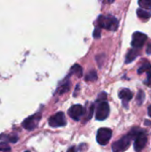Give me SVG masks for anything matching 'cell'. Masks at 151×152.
Instances as JSON below:
<instances>
[{
  "mask_svg": "<svg viewBox=\"0 0 151 152\" xmlns=\"http://www.w3.org/2000/svg\"><path fill=\"white\" fill-rule=\"evenodd\" d=\"M97 24L99 28H106L109 30H112V31L117 30L119 26L118 20L115 16L110 15V14L99 16L97 20Z\"/></svg>",
  "mask_w": 151,
  "mask_h": 152,
  "instance_id": "6da1fadb",
  "label": "cell"
},
{
  "mask_svg": "<svg viewBox=\"0 0 151 152\" xmlns=\"http://www.w3.org/2000/svg\"><path fill=\"white\" fill-rule=\"evenodd\" d=\"M133 139V135L129 133L128 134L122 137L120 140L117 141L112 144V151L113 152H120L125 150L131 143V141Z\"/></svg>",
  "mask_w": 151,
  "mask_h": 152,
  "instance_id": "7a4b0ae2",
  "label": "cell"
},
{
  "mask_svg": "<svg viewBox=\"0 0 151 152\" xmlns=\"http://www.w3.org/2000/svg\"><path fill=\"white\" fill-rule=\"evenodd\" d=\"M41 113L38 112V113H36L34 114L33 116H30L28 118H27L23 122H22V127L25 128L26 130L28 131H32L34 129L36 128V126H38V123L41 119Z\"/></svg>",
  "mask_w": 151,
  "mask_h": 152,
  "instance_id": "3957f363",
  "label": "cell"
},
{
  "mask_svg": "<svg viewBox=\"0 0 151 152\" xmlns=\"http://www.w3.org/2000/svg\"><path fill=\"white\" fill-rule=\"evenodd\" d=\"M109 115V105L106 102H99L96 112H95V118L99 121L105 120Z\"/></svg>",
  "mask_w": 151,
  "mask_h": 152,
  "instance_id": "277c9868",
  "label": "cell"
},
{
  "mask_svg": "<svg viewBox=\"0 0 151 152\" xmlns=\"http://www.w3.org/2000/svg\"><path fill=\"white\" fill-rule=\"evenodd\" d=\"M111 136H112L111 129L107 128V127H102L98 130L97 135H96V140L100 145H106L111 139Z\"/></svg>",
  "mask_w": 151,
  "mask_h": 152,
  "instance_id": "5b68a950",
  "label": "cell"
},
{
  "mask_svg": "<svg viewBox=\"0 0 151 152\" xmlns=\"http://www.w3.org/2000/svg\"><path fill=\"white\" fill-rule=\"evenodd\" d=\"M48 124L52 127H61V126H66L67 121H66L65 114L63 112H58V113H56L55 115L52 116L49 118Z\"/></svg>",
  "mask_w": 151,
  "mask_h": 152,
  "instance_id": "8992f818",
  "label": "cell"
},
{
  "mask_svg": "<svg viewBox=\"0 0 151 152\" xmlns=\"http://www.w3.org/2000/svg\"><path fill=\"white\" fill-rule=\"evenodd\" d=\"M148 39V37L146 34L142 33V32H134L133 34V39H132V46L139 49L141 47H142L144 45V44L146 43Z\"/></svg>",
  "mask_w": 151,
  "mask_h": 152,
  "instance_id": "52a82bcc",
  "label": "cell"
},
{
  "mask_svg": "<svg viewBox=\"0 0 151 152\" xmlns=\"http://www.w3.org/2000/svg\"><path fill=\"white\" fill-rule=\"evenodd\" d=\"M147 142H148L147 135L145 134L144 131H142L134 139V151L136 152L142 151L145 148Z\"/></svg>",
  "mask_w": 151,
  "mask_h": 152,
  "instance_id": "ba28073f",
  "label": "cell"
},
{
  "mask_svg": "<svg viewBox=\"0 0 151 152\" xmlns=\"http://www.w3.org/2000/svg\"><path fill=\"white\" fill-rule=\"evenodd\" d=\"M83 112H84V110H83V107L80 105V104H76L72 107H70L68 110V114L69 116L73 118L74 120H77L78 121L80 117L83 115Z\"/></svg>",
  "mask_w": 151,
  "mask_h": 152,
  "instance_id": "9c48e42d",
  "label": "cell"
},
{
  "mask_svg": "<svg viewBox=\"0 0 151 152\" xmlns=\"http://www.w3.org/2000/svg\"><path fill=\"white\" fill-rule=\"evenodd\" d=\"M133 93L131 92V90L127 89V88H123L121 90H119L118 93V97L122 100L123 104L126 107L127 106V102H129L132 98H133Z\"/></svg>",
  "mask_w": 151,
  "mask_h": 152,
  "instance_id": "30bf717a",
  "label": "cell"
},
{
  "mask_svg": "<svg viewBox=\"0 0 151 152\" xmlns=\"http://www.w3.org/2000/svg\"><path fill=\"white\" fill-rule=\"evenodd\" d=\"M139 55V50L134 48V49H131L127 54H126V57H125V63H130L132 61H133L137 56Z\"/></svg>",
  "mask_w": 151,
  "mask_h": 152,
  "instance_id": "8fae6325",
  "label": "cell"
},
{
  "mask_svg": "<svg viewBox=\"0 0 151 152\" xmlns=\"http://www.w3.org/2000/svg\"><path fill=\"white\" fill-rule=\"evenodd\" d=\"M137 15L141 19L148 20L151 17V12L150 11H146L145 9H142V8H138L137 9Z\"/></svg>",
  "mask_w": 151,
  "mask_h": 152,
  "instance_id": "7c38bea8",
  "label": "cell"
},
{
  "mask_svg": "<svg viewBox=\"0 0 151 152\" xmlns=\"http://www.w3.org/2000/svg\"><path fill=\"white\" fill-rule=\"evenodd\" d=\"M71 73L75 74L77 77H80L83 75V69L81 66H79L78 64H75L72 68H71Z\"/></svg>",
  "mask_w": 151,
  "mask_h": 152,
  "instance_id": "4fadbf2b",
  "label": "cell"
},
{
  "mask_svg": "<svg viewBox=\"0 0 151 152\" xmlns=\"http://www.w3.org/2000/svg\"><path fill=\"white\" fill-rule=\"evenodd\" d=\"M97 79V73L95 70H90L85 76V81H95Z\"/></svg>",
  "mask_w": 151,
  "mask_h": 152,
  "instance_id": "5bb4252c",
  "label": "cell"
},
{
  "mask_svg": "<svg viewBox=\"0 0 151 152\" xmlns=\"http://www.w3.org/2000/svg\"><path fill=\"white\" fill-rule=\"evenodd\" d=\"M138 4L142 9H151V0H139Z\"/></svg>",
  "mask_w": 151,
  "mask_h": 152,
  "instance_id": "9a60e30c",
  "label": "cell"
},
{
  "mask_svg": "<svg viewBox=\"0 0 151 152\" xmlns=\"http://www.w3.org/2000/svg\"><path fill=\"white\" fill-rule=\"evenodd\" d=\"M151 71V65L150 63H145V64H142V66L138 69V74H142L143 72H150Z\"/></svg>",
  "mask_w": 151,
  "mask_h": 152,
  "instance_id": "2e32d148",
  "label": "cell"
},
{
  "mask_svg": "<svg viewBox=\"0 0 151 152\" xmlns=\"http://www.w3.org/2000/svg\"><path fill=\"white\" fill-rule=\"evenodd\" d=\"M136 100H137V103L138 105H142L145 100V93L142 91V90H140L139 93L137 94V96H136Z\"/></svg>",
  "mask_w": 151,
  "mask_h": 152,
  "instance_id": "e0dca14e",
  "label": "cell"
},
{
  "mask_svg": "<svg viewBox=\"0 0 151 152\" xmlns=\"http://www.w3.org/2000/svg\"><path fill=\"white\" fill-rule=\"evenodd\" d=\"M0 151L10 152L11 148L5 142H0Z\"/></svg>",
  "mask_w": 151,
  "mask_h": 152,
  "instance_id": "ac0fdd59",
  "label": "cell"
},
{
  "mask_svg": "<svg viewBox=\"0 0 151 152\" xmlns=\"http://www.w3.org/2000/svg\"><path fill=\"white\" fill-rule=\"evenodd\" d=\"M69 83H67V84H65V85L61 86V88H59V89L57 90V92H59V94H64V93L68 92V91H69Z\"/></svg>",
  "mask_w": 151,
  "mask_h": 152,
  "instance_id": "d6986e66",
  "label": "cell"
},
{
  "mask_svg": "<svg viewBox=\"0 0 151 152\" xmlns=\"http://www.w3.org/2000/svg\"><path fill=\"white\" fill-rule=\"evenodd\" d=\"M6 140L9 142H12V143H16L17 141H18V136L15 135V134H10L6 137Z\"/></svg>",
  "mask_w": 151,
  "mask_h": 152,
  "instance_id": "ffe728a7",
  "label": "cell"
},
{
  "mask_svg": "<svg viewBox=\"0 0 151 152\" xmlns=\"http://www.w3.org/2000/svg\"><path fill=\"white\" fill-rule=\"evenodd\" d=\"M101 28H99V27H97L95 29H94V31H93V37L94 38H99V37H101Z\"/></svg>",
  "mask_w": 151,
  "mask_h": 152,
  "instance_id": "44dd1931",
  "label": "cell"
},
{
  "mask_svg": "<svg viewBox=\"0 0 151 152\" xmlns=\"http://www.w3.org/2000/svg\"><path fill=\"white\" fill-rule=\"evenodd\" d=\"M106 98H107V94H106L105 93H101V95H99V97H98V99H97V102H100V101L105 102Z\"/></svg>",
  "mask_w": 151,
  "mask_h": 152,
  "instance_id": "7402d4cb",
  "label": "cell"
},
{
  "mask_svg": "<svg viewBox=\"0 0 151 152\" xmlns=\"http://www.w3.org/2000/svg\"><path fill=\"white\" fill-rule=\"evenodd\" d=\"M147 74H148V77H147V80L145 81V84H146L148 86L151 87V71L150 72H149V73H147Z\"/></svg>",
  "mask_w": 151,
  "mask_h": 152,
  "instance_id": "603a6c76",
  "label": "cell"
},
{
  "mask_svg": "<svg viewBox=\"0 0 151 152\" xmlns=\"http://www.w3.org/2000/svg\"><path fill=\"white\" fill-rule=\"evenodd\" d=\"M93 111H94V106H93V105H92V106H91V108H90V112H89V117H88V119H90V118L93 117Z\"/></svg>",
  "mask_w": 151,
  "mask_h": 152,
  "instance_id": "cb8c5ba5",
  "label": "cell"
},
{
  "mask_svg": "<svg viewBox=\"0 0 151 152\" xmlns=\"http://www.w3.org/2000/svg\"><path fill=\"white\" fill-rule=\"evenodd\" d=\"M146 53H147L148 54H151V44H150V45H149V46L147 47Z\"/></svg>",
  "mask_w": 151,
  "mask_h": 152,
  "instance_id": "d4e9b609",
  "label": "cell"
},
{
  "mask_svg": "<svg viewBox=\"0 0 151 152\" xmlns=\"http://www.w3.org/2000/svg\"><path fill=\"white\" fill-rule=\"evenodd\" d=\"M68 152H77V150H76V147H71V148H69V150L68 151Z\"/></svg>",
  "mask_w": 151,
  "mask_h": 152,
  "instance_id": "484cf974",
  "label": "cell"
},
{
  "mask_svg": "<svg viewBox=\"0 0 151 152\" xmlns=\"http://www.w3.org/2000/svg\"><path fill=\"white\" fill-rule=\"evenodd\" d=\"M148 113H149V116L151 118V105L149 106V109H148Z\"/></svg>",
  "mask_w": 151,
  "mask_h": 152,
  "instance_id": "4316f807",
  "label": "cell"
},
{
  "mask_svg": "<svg viewBox=\"0 0 151 152\" xmlns=\"http://www.w3.org/2000/svg\"><path fill=\"white\" fill-rule=\"evenodd\" d=\"M25 152H30L29 151H25Z\"/></svg>",
  "mask_w": 151,
  "mask_h": 152,
  "instance_id": "83f0119b",
  "label": "cell"
}]
</instances>
